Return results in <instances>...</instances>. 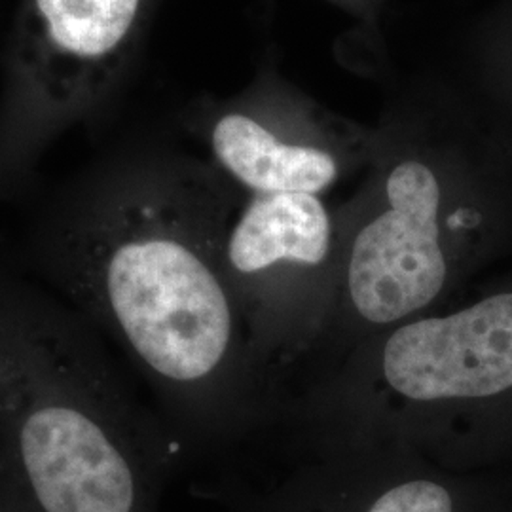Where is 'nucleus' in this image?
<instances>
[{"label":"nucleus","instance_id":"423d86ee","mask_svg":"<svg viewBox=\"0 0 512 512\" xmlns=\"http://www.w3.org/2000/svg\"><path fill=\"white\" fill-rule=\"evenodd\" d=\"M224 260L275 414L329 321L340 268L336 213L313 194L245 196Z\"/></svg>","mask_w":512,"mask_h":512},{"label":"nucleus","instance_id":"7ed1b4c3","mask_svg":"<svg viewBox=\"0 0 512 512\" xmlns=\"http://www.w3.org/2000/svg\"><path fill=\"white\" fill-rule=\"evenodd\" d=\"M512 391V291L450 313H425L380 332L275 418L323 431L397 440L444 463V435L461 404Z\"/></svg>","mask_w":512,"mask_h":512},{"label":"nucleus","instance_id":"0eeeda50","mask_svg":"<svg viewBox=\"0 0 512 512\" xmlns=\"http://www.w3.org/2000/svg\"><path fill=\"white\" fill-rule=\"evenodd\" d=\"M209 162L243 196H323L368 167L378 137L315 105L247 97L213 110L202 126Z\"/></svg>","mask_w":512,"mask_h":512},{"label":"nucleus","instance_id":"39448f33","mask_svg":"<svg viewBox=\"0 0 512 512\" xmlns=\"http://www.w3.org/2000/svg\"><path fill=\"white\" fill-rule=\"evenodd\" d=\"M283 429L266 461L239 454L196 492L226 512H465L446 463L397 440L272 420Z\"/></svg>","mask_w":512,"mask_h":512},{"label":"nucleus","instance_id":"f03ea898","mask_svg":"<svg viewBox=\"0 0 512 512\" xmlns=\"http://www.w3.org/2000/svg\"><path fill=\"white\" fill-rule=\"evenodd\" d=\"M184 469L109 342L0 255V484L38 512H160Z\"/></svg>","mask_w":512,"mask_h":512},{"label":"nucleus","instance_id":"f257e3e1","mask_svg":"<svg viewBox=\"0 0 512 512\" xmlns=\"http://www.w3.org/2000/svg\"><path fill=\"white\" fill-rule=\"evenodd\" d=\"M239 196L209 160L116 148L61 184L0 253L124 357L186 469L238 456L274 416L224 260Z\"/></svg>","mask_w":512,"mask_h":512},{"label":"nucleus","instance_id":"20e7f679","mask_svg":"<svg viewBox=\"0 0 512 512\" xmlns=\"http://www.w3.org/2000/svg\"><path fill=\"white\" fill-rule=\"evenodd\" d=\"M152 0H19L0 84V205L25 196L46 150L103 114Z\"/></svg>","mask_w":512,"mask_h":512},{"label":"nucleus","instance_id":"6e6552de","mask_svg":"<svg viewBox=\"0 0 512 512\" xmlns=\"http://www.w3.org/2000/svg\"><path fill=\"white\" fill-rule=\"evenodd\" d=\"M0 512H38L23 495L14 488L0 484Z\"/></svg>","mask_w":512,"mask_h":512}]
</instances>
